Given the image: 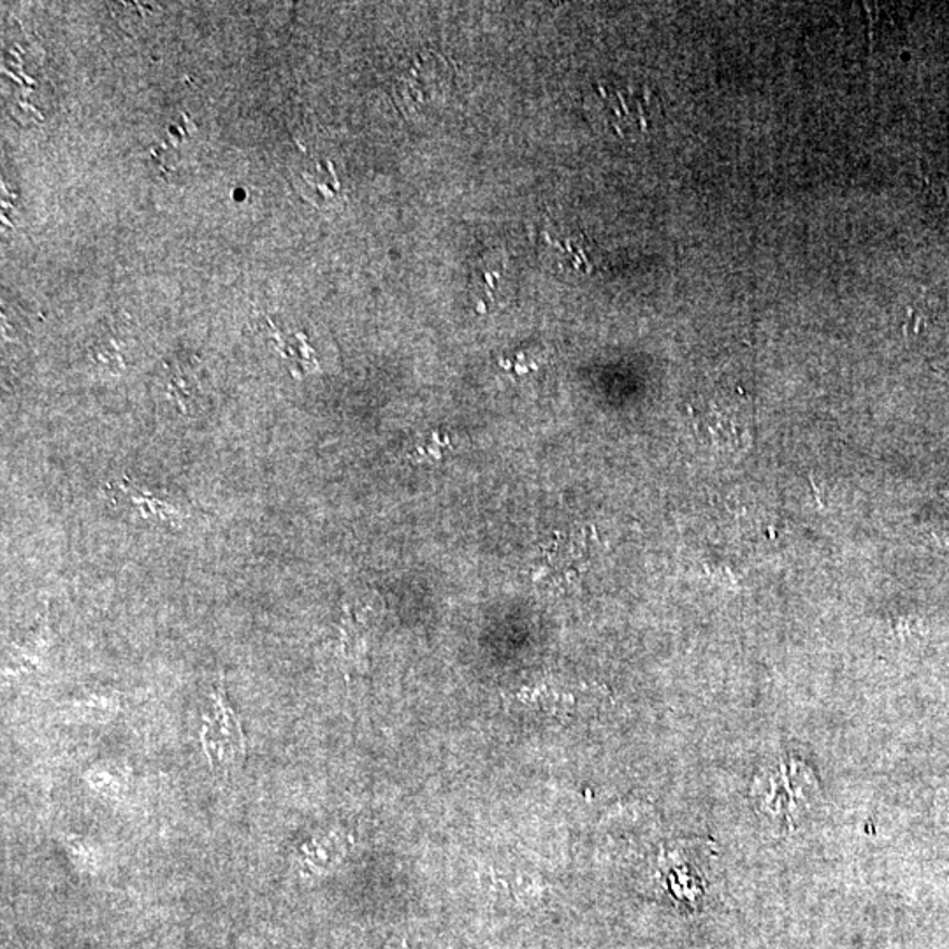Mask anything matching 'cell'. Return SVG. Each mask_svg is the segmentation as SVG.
Listing matches in <instances>:
<instances>
[{
  "instance_id": "6da1fadb",
  "label": "cell",
  "mask_w": 949,
  "mask_h": 949,
  "mask_svg": "<svg viewBox=\"0 0 949 949\" xmlns=\"http://www.w3.org/2000/svg\"><path fill=\"white\" fill-rule=\"evenodd\" d=\"M818 783L802 761L780 760L770 763L756 777L755 804L772 820H797L812 806Z\"/></svg>"
},
{
  "instance_id": "7a4b0ae2",
  "label": "cell",
  "mask_w": 949,
  "mask_h": 949,
  "mask_svg": "<svg viewBox=\"0 0 949 949\" xmlns=\"http://www.w3.org/2000/svg\"><path fill=\"white\" fill-rule=\"evenodd\" d=\"M689 412L698 439L716 451H743L751 442L752 412L744 400L732 394L707 397Z\"/></svg>"
},
{
  "instance_id": "3957f363",
  "label": "cell",
  "mask_w": 949,
  "mask_h": 949,
  "mask_svg": "<svg viewBox=\"0 0 949 949\" xmlns=\"http://www.w3.org/2000/svg\"><path fill=\"white\" fill-rule=\"evenodd\" d=\"M591 544L585 531L556 533L540 553L533 581L561 590L572 585L590 562Z\"/></svg>"
},
{
  "instance_id": "277c9868",
  "label": "cell",
  "mask_w": 949,
  "mask_h": 949,
  "mask_svg": "<svg viewBox=\"0 0 949 949\" xmlns=\"http://www.w3.org/2000/svg\"><path fill=\"white\" fill-rule=\"evenodd\" d=\"M593 122L616 130L619 136L647 127V99L630 90L599 87L585 101Z\"/></svg>"
},
{
  "instance_id": "5b68a950",
  "label": "cell",
  "mask_w": 949,
  "mask_h": 949,
  "mask_svg": "<svg viewBox=\"0 0 949 949\" xmlns=\"http://www.w3.org/2000/svg\"><path fill=\"white\" fill-rule=\"evenodd\" d=\"M447 71V62L434 53L417 56L410 69L397 79L396 96L400 102L405 107L417 110L439 101L445 96L451 84Z\"/></svg>"
},
{
  "instance_id": "8992f818",
  "label": "cell",
  "mask_w": 949,
  "mask_h": 949,
  "mask_svg": "<svg viewBox=\"0 0 949 949\" xmlns=\"http://www.w3.org/2000/svg\"><path fill=\"white\" fill-rule=\"evenodd\" d=\"M301 180H303L301 194L315 206L331 207L340 201L341 185L331 162L315 164L312 169L303 170Z\"/></svg>"
},
{
  "instance_id": "52a82bcc",
  "label": "cell",
  "mask_w": 949,
  "mask_h": 949,
  "mask_svg": "<svg viewBox=\"0 0 949 949\" xmlns=\"http://www.w3.org/2000/svg\"><path fill=\"white\" fill-rule=\"evenodd\" d=\"M115 489L118 491V494H122L138 510L141 517H147V519L152 517V519H157V521L166 522H180L181 517H184L180 508L170 505L166 499L153 496L150 491L139 488V485L132 484V482H127V480L118 482Z\"/></svg>"
},
{
  "instance_id": "ba28073f",
  "label": "cell",
  "mask_w": 949,
  "mask_h": 949,
  "mask_svg": "<svg viewBox=\"0 0 949 949\" xmlns=\"http://www.w3.org/2000/svg\"><path fill=\"white\" fill-rule=\"evenodd\" d=\"M452 447L448 434L433 431L429 434L425 442L415 445L414 451L408 454V459L414 463H439L445 457V452Z\"/></svg>"
}]
</instances>
